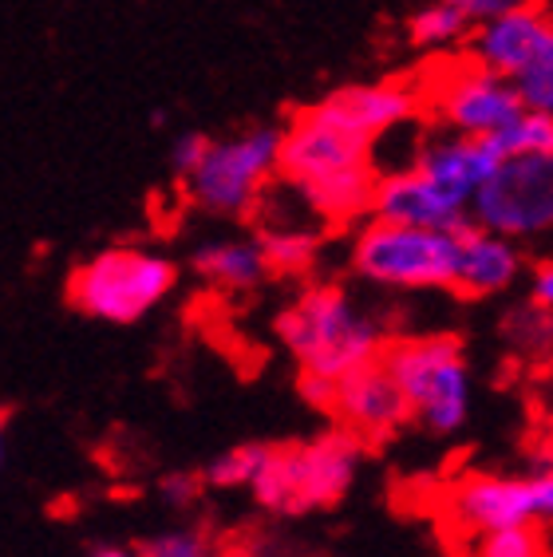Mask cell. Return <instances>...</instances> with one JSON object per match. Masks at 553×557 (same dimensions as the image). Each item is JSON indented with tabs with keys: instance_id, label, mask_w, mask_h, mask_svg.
<instances>
[{
	"instance_id": "obj_30",
	"label": "cell",
	"mask_w": 553,
	"mask_h": 557,
	"mask_svg": "<svg viewBox=\"0 0 553 557\" xmlns=\"http://www.w3.org/2000/svg\"><path fill=\"white\" fill-rule=\"evenodd\" d=\"M530 467H538V471H553V435L545 443H538V447H533Z\"/></svg>"
},
{
	"instance_id": "obj_2",
	"label": "cell",
	"mask_w": 553,
	"mask_h": 557,
	"mask_svg": "<svg viewBox=\"0 0 553 557\" xmlns=\"http://www.w3.org/2000/svg\"><path fill=\"white\" fill-rule=\"evenodd\" d=\"M364 447L344 428L320 431L273 450V462L254 483V503L276 518H300L329 510L352 491L360 474Z\"/></svg>"
},
{
	"instance_id": "obj_19",
	"label": "cell",
	"mask_w": 553,
	"mask_h": 557,
	"mask_svg": "<svg viewBox=\"0 0 553 557\" xmlns=\"http://www.w3.org/2000/svg\"><path fill=\"white\" fill-rule=\"evenodd\" d=\"M470 33H475V21L451 0H427L407 21V40L419 52H447L455 44L470 40Z\"/></svg>"
},
{
	"instance_id": "obj_27",
	"label": "cell",
	"mask_w": 553,
	"mask_h": 557,
	"mask_svg": "<svg viewBox=\"0 0 553 557\" xmlns=\"http://www.w3.org/2000/svg\"><path fill=\"white\" fill-rule=\"evenodd\" d=\"M297 396L309 404L312 411H329L336 408V380H329V375H309V372H300L297 380Z\"/></svg>"
},
{
	"instance_id": "obj_16",
	"label": "cell",
	"mask_w": 553,
	"mask_h": 557,
	"mask_svg": "<svg viewBox=\"0 0 553 557\" xmlns=\"http://www.w3.org/2000/svg\"><path fill=\"white\" fill-rule=\"evenodd\" d=\"M553 28V16L545 9H521L506 12V16H494L487 24H475L467 48L470 60L482 64L487 72H499L506 79L530 64V55L538 52V44L545 40V33Z\"/></svg>"
},
{
	"instance_id": "obj_20",
	"label": "cell",
	"mask_w": 553,
	"mask_h": 557,
	"mask_svg": "<svg viewBox=\"0 0 553 557\" xmlns=\"http://www.w3.org/2000/svg\"><path fill=\"white\" fill-rule=\"evenodd\" d=\"M273 450L269 443H237V447H225L222 455H213L202 467V483L210 491H254V483L266 474V467L273 462Z\"/></svg>"
},
{
	"instance_id": "obj_28",
	"label": "cell",
	"mask_w": 553,
	"mask_h": 557,
	"mask_svg": "<svg viewBox=\"0 0 553 557\" xmlns=\"http://www.w3.org/2000/svg\"><path fill=\"white\" fill-rule=\"evenodd\" d=\"M202 474H191V471H171L167 479L159 483V494L167 506H191L202 491Z\"/></svg>"
},
{
	"instance_id": "obj_17",
	"label": "cell",
	"mask_w": 553,
	"mask_h": 557,
	"mask_svg": "<svg viewBox=\"0 0 553 557\" xmlns=\"http://www.w3.org/2000/svg\"><path fill=\"white\" fill-rule=\"evenodd\" d=\"M191 269L206 285L225 293H245L257 289L261 281L273 273L266 261V249L257 242V234H218L202 237L198 246L191 249Z\"/></svg>"
},
{
	"instance_id": "obj_31",
	"label": "cell",
	"mask_w": 553,
	"mask_h": 557,
	"mask_svg": "<svg viewBox=\"0 0 553 557\" xmlns=\"http://www.w3.org/2000/svg\"><path fill=\"white\" fill-rule=\"evenodd\" d=\"M91 557H147V554H143V546H138V549H131V546H99Z\"/></svg>"
},
{
	"instance_id": "obj_21",
	"label": "cell",
	"mask_w": 553,
	"mask_h": 557,
	"mask_svg": "<svg viewBox=\"0 0 553 557\" xmlns=\"http://www.w3.org/2000/svg\"><path fill=\"white\" fill-rule=\"evenodd\" d=\"M455 557H550L542 525H514L487 534H458Z\"/></svg>"
},
{
	"instance_id": "obj_10",
	"label": "cell",
	"mask_w": 553,
	"mask_h": 557,
	"mask_svg": "<svg viewBox=\"0 0 553 557\" xmlns=\"http://www.w3.org/2000/svg\"><path fill=\"white\" fill-rule=\"evenodd\" d=\"M372 150L376 143L320 119L312 108H300L285 123V139H281V183L309 186L332 174L376 166Z\"/></svg>"
},
{
	"instance_id": "obj_23",
	"label": "cell",
	"mask_w": 553,
	"mask_h": 557,
	"mask_svg": "<svg viewBox=\"0 0 553 557\" xmlns=\"http://www.w3.org/2000/svg\"><path fill=\"white\" fill-rule=\"evenodd\" d=\"M494 147L502 150V159H511V154H553V119L538 115V111H521L511 127L494 135Z\"/></svg>"
},
{
	"instance_id": "obj_14",
	"label": "cell",
	"mask_w": 553,
	"mask_h": 557,
	"mask_svg": "<svg viewBox=\"0 0 553 557\" xmlns=\"http://www.w3.org/2000/svg\"><path fill=\"white\" fill-rule=\"evenodd\" d=\"M411 166H419L427 178H435L443 190H451L463 202H475V194L502 166V150L494 147V139H475V135L435 127L431 135H423Z\"/></svg>"
},
{
	"instance_id": "obj_7",
	"label": "cell",
	"mask_w": 553,
	"mask_h": 557,
	"mask_svg": "<svg viewBox=\"0 0 553 557\" xmlns=\"http://www.w3.org/2000/svg\"><path fill=\"white\" fill-rule=\"evenodd\" d=\"M439 510L458 534L553 525V471L530 467V474H463L443 486Z\"/></svg>"
},
{
	"instance_id": "obj_24",
	"label": "cell",
	"mask_w": 553,
	"mask_h": 557,
	"mask_svg": "<svg viewBox=\"0 0 553 557\" xmlns=\"http://www.w3.org/2000/svg\"><path fill=\"white\" fill-rule=\"evenodd\" d=\"M143 554L147 557H218V549H213V542L202 530L179 525V530H162V534L147 537V542H143Z\"/></svg>"
},
{
	"instance_id": "obj_15",
	"label": "cell",
	"mask_w": 553,
	"mask_h": 557,
	"mask_svg": "<svg viewBox=\"0 0 553 557\" xmlns=\"http://www.w3.org/2000/svg\"><path fill=\"white\" fill-rule=\"evenodd\" d=\"M521 273H526V258H521L518 242L490 234L475 222L458 230L455 293H463V297H499V293L518 285Z\"/></svg>"
},
{
	"instance_id": "obj_4",
	"label": "cell",
	"mask_w": 553,
	"mask_h": 557,
	"mask_svg": "<svg viewBox=\"0 0 553 557\" xmlns=\"http://www.w3.org/2000/svg\"><path fill=\"white\" fill-rule=\"evenodd\" d=\"M404 387L415 423L431 435H455L467 428L470 404H475V380H470L463 341L451 333L395 336L380 356Z\"/></svg>"
},
{
	"instance_id": "obj_12",
	"label": "cell",
	"mask_w": 553,
	"mask_h": 557,
	"mask_svg": "<svg viewBox=\"0 0 553 557\" xmlns=\"http://www.w3.org/2000/svg\"><path fill=\"white\" fill-rule=\"evenodd\" d=\"M427 96L415 84L404 79H376V84H348L332 96L317 99L312 111L329 119L336 127L352 131L368 143H380L392 131H404L407 123L419 119Z\"/></svg>"
},
{
	"instance_id": "obj_13",
	"label": "cell",
	"mask_w": 553,
	"mask_h": 557,
	"mask_svg": "<svg viewBox=\"0 0 553 557\" xmlns=\"http://www.w3.org/2000/svg\"><path fill=\"white\" fill-rule=\"evenodd\" d=\"M372 218L400 225H423V230H463L470 222V202L427 178L419 166L383 171L372 194Z\"/></svg>"
},
{
	"instance_id": "obj_1",
	"label": "cell",
	"mask_w": 553,
	"mask_h": 557,
	"mask_svg": "<svg viewBox=\"0 0 553 557\" xmlns=\"http://www.w3.org/2000/svg\"><path fill=\"white\" fill-rule=\"evenodd\" d=\"M276 341L300 372L344 380L356 368L380 360L392 336L344 285H305L276 312Z\"/></svg>"
},
{
	"instance_id": "obj_32",
	"label": "cell",
	"mask_w": 553,
	"mask_h": 557,
	"mask_svg": "<svg viewBox=\"0 0 553 557\" xmlns=\"http://www.w3.org/2000/svg\"><path fill=\"white\" fill-rule=\"evenodd\" d=\"M261 557H276V554H261Z\"/></svg>"
},
{
	"instance_id": "obj_29",
	"label": "cell",
	"mask_w": 553,
	"mask_h": 557,
	"mask_svg": "<svg viewBox=\"0 0 553 557\" xmlns=\"http://www.w3.org/2000/svg\"><path fill=\"white\" fill-rule=\"evenodd\" d=\"M530 305L553 317V258L530 269Z\"/></svg>"
},
{
	"instance_id": "obj_5",
	"label": "cell",
	"mask_w": 553,
	"mask_h": 557,
	"mask_svg": "<svg viewBox=\"0 0 553 557\" xmlns=\"http://www.w3.org/2000/svg\"><path fill=\"white\" fill-rule=\"evenodd\" d=\"M348 265L360 281L392 293L455 289L458 230H423L368 218L352 234Z\"/></svg>"
},
{
	"instance_id": "obj_25",
	"label": "cell",
	"mask_w": 553,
	"mask_h": 557,
	"mask_svg": "<svg viewBox=\"0 0 553 557\" xmlns=\"http://www.w3.org/2000/svg\"><path fill=\"white\" fill-rule=\"evenodd\" d=\"M210 135H202V131H179L171 139V171L179 183H191L194 171L206 162V150H210Z\"/></svg>"
},
{
	"instance_id": "obj_11",
	"label": "cell",
	"mask_w": 553,
	"mask_h": 557,
	"mask_svg": "<svg viewBox=\"0 0 553 557\" xmlns=\"http://www.w3.org/2000/svg\"><path fill=\"white\" fill-rule=\"evenodd\" d=\"M332 416L360 443H388L407 423H415L404 387H400V380L383 360H372V364L336 380V408H332Z\"/></svg>"
},
{
	"instance_id": "obj_22",
	"label": "cell",
	"mask_w": 553,
	"mask_h": 557,
	"mask_svg": "<svg viewBox=\"0 0 553 557\" xmlns=\"http://www.w3.org/2000/svg\"><path fill=\"white\" fill-rule=\"evenodd\" d=\"M511 84L518 87L526 111H538V115L553 119V28L545 33V40L538 44V52L530 55V64L521 67Z\"/></svg>"
},
{
	"instance_id": "obj_26",
	"label": "cell",
	"mask_w": 553,
	"mask_h": 557,
	"mask_svg": "<svg viewBox=\"0 0 553 557\" xmlns=\"http://www.w3.org/2000/svg\"><path fill=\"white\" fill-rule=\"evenodd\" d=\"M451 4H458L475 24H487V21H494V16H506V12L542 9V0H451Z\"/></svg>"
},
{
	"instance_id": "obj_8",
	"label": "cell",
	"mask_w": 553,
	"mask_h": 557,
	"mask_svg": "<svg viewBox=\"0 0 553 557\" xmlns=\"http://www.w3.org/2000/svg\"><path fill=\"white\" fill-rule=\"evenodd\" d=\"M470 222L511 242H538L553 230V154H511L487 178Z\"/></svg>"
},
{
	"instance_id": "obj_6",
	"label": "cell",
	"mask_w": 553,
	"mask_h": 557,
	"mask_svg": "<svg viewBox=\"0 0 553 557\" xmlns=\"http://www.w3.org/2000/svg\"><path fill=\"white\" fill-rule=\"evenodd\" d=\"M281 139L285 127H266V123L213 139L206 162L186 183L191 202L213 218L257 214L269 183L281 178Z\"/></svg>"
},
{
	"instance_id": "obj_9",
	"label": "cell",
	"mask_w": 553,
	"mask_h": 557,
	"mask_svg": "<svg viewBox=\"0 0 553 557\" xmlns=\"http://www.w3.org/2000/svg\"><path fill=\"white\" fill-rule=\"evenodd\" d=\"M423 96L439 127L455 131V135H475V139H494L526 111L518 87L506 75L475 64L470 55L467 64L443 67L439 84Z\"/></svg>"
},
{
	"instance_id": "obj_3",
	"label": "cell",
	"mask_w": 553,
	"mask_h": 557,
	"mask_svg": "<svg viewBox=\"0 0 553 557\" xmlns=\"http://www.w3.org/2000/svg\"><path fill=\"white\" fill-rule=\"evenodd\" d=\"M179 289L174 258L147 246H111L67 273V305L87 321L138 324Z\"/></svg>"
},
{
	"instance_id": "obj_18",
	"label": "cell",
	"mask_w": 553,
	"mask_h": 557,
	"mask_svg": "<svg viewBox=\"0 0 553 557\" xmlns=\"http://www.w3.org/2000/svg\"><path fill=\"white\" fill-rule=\"evenodd\" d=\"M266 261L281 277H305L320 258V237L305 222H266L257 230Z\"/></svg>"
}]
</instances>
